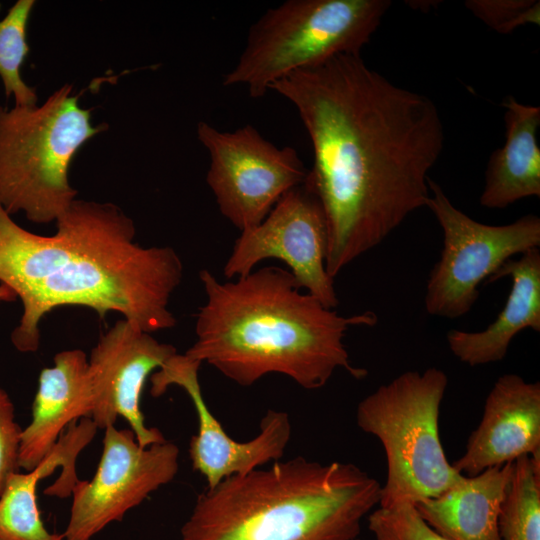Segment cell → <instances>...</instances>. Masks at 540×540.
<instances>
[{
	"label": "cell",
	"instance_id": "7c38bea8",
	"mask_svg": "<svg viewBox=\"0 0 540 540\" xmlns=\"http://www.w3.org/2000/svg\"><path fill=\"white\" fill-rule=\"evenodd\" d=\"M176 353L173 345L118 320L100 336L88 359L89 418L105 429L123 417L141 447L166 441L157 428L145 425L140 401L147 378Z\"/></svg>",
	"mask_w": 540,
	"mask_h": 540
},
{
	"label": "cell",
	"instance_id": "5b68a950",
	"mask_svg": "<svg viewBox=\"0 0 540 540\" xmlns=\"http://www.w3.org/2000/svg\"><path fill=\"white\" fill-rule=\"evenodd\" d=\"M65 84L40 106H0V202L33 223L57 221L76 200L69 181L79 149L107 128Z\"/></svg>",
	"mask_w": 540,
	"mask_h": 540
},
{
	"label": "cell",
	"instance_id": "6da1fadb",
	"mask_svg": "<svg viewBox=\"0 0 540 540\" xmlns=\"http://www.w3.org/2000/svg\"><path fill=\"white\" fill-rule=\"evenodd\" d=\"M298 111L313 150L304 184L327 224L334 279L426 206L428 172L444 146L436 104L400 87L356 54L337 55L274 83Z\"/></svg>",
	"mask_w": 540,
	"mask_h": 540
},
{
	"label": "cell",
	"instance_id": "277c9868",
	"mask_svg": "<svg viewBox=\"0 0 540 540\" xmlns=\"http://www.w3.org/2000/svg\"><path fill=\"white\" fill-rule=\"evenodd\" d=\"M381 487L353 463L297 456L206 489L180 540H357Z\"/></svg>",
	"mask_w": 540,
	"mask_h": 540
},
{
	"label": "cell",
	"instance_id": "8992f818",
	"mask_svg": "<svg viewBox=\"0 0 540 540\" xmlns=\"http://www.w3.org/2000/svg\"><path fill=\"white\" fill-rule=\"evenodd\" d=\"M389 0H287L249 28L222 85L261 98L287 75L341 54L361 53L391 7Z\"/></svg>",
	"mask_w": 540,
	"mask_h": 540
},
{
	"label": "cell",
	"instance_id": "9c48e42d",
	"mask_svg": "<svg viewBox=\"0 0 540 540\" xmlns=\"http://www.w3.org/2000/svg\"><path fill=\"white\" fill-rule=\"evenodd\" d=\"M197 137L209 153L206 182L219 211L240 231L258 225L307 178L308 169L293 147L274 145L250 124L221 131L199 122Z\"/></svg>",
	"mask_w": 540,
	"mask_h": 540
},
{
	"label": "cell",
	"instance_id": "ba28073f",
	"mask_svg": "<svg viewBox=\"0 0 540 540\" xmlns=\"http://www.w3.org/2000/svg\"><path fill=\"white\" fill-rule=\"evenodd\" d=\"M426 203L443 230V248L431 269L424 298L430 315L448 319L468 313L488 281L514 255L540 246V219L527 214L506 225L480 223L456 208L428 178Z\"/></svg>",
	"mask_w": 540,
	"mask_h": 540
},
{
	"label": "cell",
	"instance_id": "7a4b0ae2",
	"mask_svg": "<svg viewBox=\"0 0 540 540\" xmlns=\"http://www.w3.org/2000/svg\"><path fill=\"white\" fill-rule=\"evenodd\" d=\"M56 222L54 235L34 234L0 202V284L23 307L11 333L18 351H36L42 318L66 305L118 312L148 333L176 325L169 302L183 263L172 247L136 243L133 220L112 203L76 199Z\"/></svg>",
	"mask_w": 540,
	"mask_h": 540
},
{
	"label": "cell",
	"instance_id": "484cf974",
	"mask_svg": "<svg viewBox=\"0 0 540 540\" xmlns=\"http://www.w3.org/2000/svg\"><path fill=\"white\" fill-rule=\"evenodd\" d=\"M409 6H412L415 9L424 10V7L430 9L433 6V1H409L407 2Z\"/></svg>",
	"mask_w": 540,
	"mask_h": 540
},
{
	"label": "cell",
	"instance_id": "603a6c76",
	"mask_svg": "<svg viewBox=\"0 0 540 540\" xmlns=\"http://www.w3.org/2000/svg\"><path fill=\"white\" fill-rule=\"evenodd\" d=\"M464 5L486 26L501 34L540 23L539 0H468Z\"/></svg>",
	"mask_w": 540,
	"mask_h": 540
},
{
	"label": "cell",
	"instance_id": "44dd1931",
	"mask_svg": "<svg viewBox=\"0 0 540 540\" xmlns=\"http://www.w3.org/2000/svg\"><path fill=\"white\" fill-rule=\"evenodd\" d=\"M34 5L33 0H18L0 20V78L5 95L13 96L15 106H36L38 100L21 75L29 53L27 25Z\"/></svg>",
	"mask_w": 540,
	"mask_h": 540
},
{
	"label": "cell",
	"instance_id": "e0dca14e",
	"mask_svg": "<svg viewBox=\"0 0 540 540\" xmlns=\"http://www.w3.org/2000/svg\"><path fill=\"white\" fill-rule=\"evenodd\" d=\"M513 462L462 477L438 496L414 503L421 517L449 540H501L498 520Z\"/></svg>",
	"mask_w": 540,
	"mask_h": 540
},
{
	"label": "cell",
	"instance_id": "5bb4252c",
	"mask_svg": "<svg viewBox=\"0 0 540 540\" xmlns=\"http://www.w3.org/2000/svg\"><path fill=\"white\" fill-rule=\"evenodd\" d=\"M540 454V383L501 375L489 391L464 453L452 464L464 476Z\"/></svg>",
	"mask_w": 540,
	"mask_h": 540
},
{
	"label": "cell",
	"instance_id": "ac0fdd59",
	"mask_svg": "<svg viewBox=\"0 0 540 540\" xmlns=\"http://www.w3.org/2000/svg\"><path fill=\"white\" fill-rule=\"evenodd\" d=\"M503 107L505 143L490 155L480 195V205L489 209L540 196V107L520 103L513 96L503 101Z\"/></svg>",
	"mask_w": 540,
	"mask_h": 540
},
{
	"label": "cell",
	"instance_id": "d6986e66",
	"mask_svg": "<svg viewBox=\"0 0 540 540\" xmlns=\"http://www.w3.org/2000/svg\"><path fill=\"white\" fill-rule=\"evenodd\" d=\"M70 451L55 445L33 470L13 472L0 495V540H64V534L51 533L44 525L37 503L38 482L57 467L66 468Z\"/></svg>",
	"mask_w": 540,
	"mask_h": 540
},
{
	"label": "cell",
	"instance_id": "9a60e30c",
	"mask_svg": "<svg viewBox=\"0 0 540 540\" xmlns=\"http://www.w3.org/2000/svg\"><path fill=\"white\" fill-rule=\"evenodd\" d=\"M88 358L80 349L58 352L43 368L32 407V419L22 429L18 468L31 471L50 453L64 430L89 417Z\"/></svg>",
	"mask_w": 540,
	"mask_h": 540
},
{
	"label": "cell",
	"instance_id": "cb8c5ba5",
	"mask_svg": "<svg viewBox=\"0 0 540 540\" xmlns=\"http://www.w3.org/2000/svg\"><path fill=\"white\" fill-rule=\"evenodd\" d=\"M21 431L15 419L13 402L0 387V495L8 477L18 469Z\"/></svg>",
	"mask_w": 540,
	"mask_h": 540
},
{
	"label": "cell",
	"instance_id": "8fae6325",
	"mask_svg": "<svg viewBox=\"0 0 540 540\" xmlns=\"http://www.w3.org/2000/svg\"><path fill=\"white\" fill-rule=\"evenodd\" d=\"M328 232L318 198L303 183L286 192L256 226L241 231L227 259V279L247 275L266 259L284 262L302 289L325 307L339 304L325 267Z\"/></svg>",
	"mask_w": 540,
	"mask_h": 540
},
{
	"label": "cell",
	"instance_id": "30bf717a",
	"mask_svg": "<svg viewBox=\"0 0 540 540\" xmlns=\"http://www.w3.org/2000/svg\"><path fill=\"white\" fill-rule=\"evenodd\" d=\"M104 430L103 451L94 476L78 480L72 490L64 540H92L178 472L179 448L174 443L141 447L131 429L110 425Z\"/></svg>",
	"mask_w": 540,
	"mask_h": 540
},
{
	"label": "cell",
	"instance_id": "ffe728a7",
	"mask_svg": "<svg viewBox=\"0 0 540 540\" xmlns=\"http://www.w3.org/2000/svg\"><path fill=\"white\" fill-rule=\"evenodd\" d=\"M498 529L501 540H540V454L513 461Z\"/></svg>",
	"mask_w": 540,
	"mask_h": 540
},
{
	"label": "cell",
	"instance_id": "2e32d148",
	"mask_svg": "<svg viewBox=\"0 0 540 540\" xmlns=\"http://www.w3.org/2000/svg\"><path fill=\"white\" fill-rule=\"evenodd\" d=\"M509 277L510 293L497 318L482 331L450 330L446 340L452 354L469 366L505 358L513 338L524 329L540 332V249L509 259L488 280Z\"/></svg>",
	"mask_w": 540,
	"mask_h": 540
},
{
	"label": "cell",
	"instance_id": "3957f363",
	"mask_svg": "<svg viewBox=\"0 0 540 540\" xmlns=\"http://www.w3.org/2000/svg\"><path fill=\"white\" fill-rule=\"evenodd\" d=\"M199 279L206 301L196 315V340L185 352L190 358L241 386L278 373L316 390L337 369L356 379L367 375L350 363L343 339L352 326H374L375 313L342 316L303 292L293 274L277 266L226 282L203 269Z\"/></svg>",
	"mask_w": 540,
	"mask_h": 540
},
{
	"label": "cell",
	"instance_id": "4fadbf2b",
	"mask_svg": "<svg viewBox=\"0 0 540 540\" xmlns=\"http://www.w3.org/2000/svg\"><path fill=\"white\" fill-rule=\"evenodd\" d=\"M201 362L176 353L150 376L151 394L159 397L176 385L190 397L198 419L191 437L189 457L195 471L204 476L207 489L232 475L246 474L269 461L280 459L291 436L286 412L269 409L260 422L259 434L250 441L231 438L207 406L199 382Z\"/></svg>",
	"mask_w": 540,
	"mask_h": 540
},
{
	"label": "cell",
	"instance_id": "52a82bcc",
	"mask_svg": "<svg viewBox=\"0 0 540 540\" xmlns=\"http://www.w3.org/2000/svg\"><path fill=\"white\" fill-rule=\"evenodd\" d=\"M447 386L446 373L437 367L406 371L359 402L358 427L375 436L385 452L380 507L438 496L462 477L448 462L439 435Z\"/></svg>",
	"mask_w": 540,
	"mask_h": 540
},
{
	"label": "cell",
	"instance_id": "7402d4cb",
	"mask_svg": "<svg viewBox=\"0 0 540 540\" xmlns=\"http://www.w3.org/2000/svg\"><path fill=\"white\" fill-rule=\"evenodd\" d=\"M376 540H449L435 531L409 501L378 507L367 516Z\"/></svg>",
	"mask_w": 540,
	"mask_h": 540
},
{
	"label": "cell",
	"instance_id": "d4e9b609",
	"mask_svg": "<svg viewBox=\"0 0 540 540\" xmlns=\"http://www.w3.org/2000/svg\"><path fill=\"white\" fill-rule=\"evenodd\" d=\"M17 300L16 294L8 286L0 284V302H14Z\"/></svg>",
	"mask_w": 540,
	"mask_h": 540
}]
</instances>
